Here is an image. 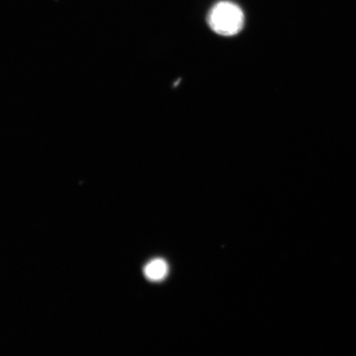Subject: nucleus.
<instances>
[{"instance_id":"nucleus-1","label":"nucleus","mask_w":356,"mask_h":356,"mask_svg":"<svg viewBox=\"0 0 356 356\" xmlns=\"http://www.w3.org/2000/svg\"><path fill=\"white\" fill-rule=\"evenodd\" d=\"M244 20L241 8L229 1L217 3L207 17L209 26L213 32L224 37H232L241 32Z\"/></svg>"},{"instance_id":"nucleus-2","label":"nucleus","mask_w":356,"mask_h":356,"mask_svg":"<svg viewBox=\"0 0 356 356\" xmlns=\"http://www.w3.org/2000/svg\"><path fill=\"white\" fill-rule=\"evenodd\" d=\"M144 273L147 279L152 282H160L167 277L168 266L163 259H154L145 267Z\"/></svg>"}]
</instances>
